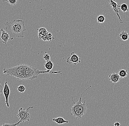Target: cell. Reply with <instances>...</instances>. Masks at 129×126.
Here are the masks:
<instances>
[{"label":"cell","instance_id":"cell-21","mask_svg":"<svg viewBox=\"0 0 129 126\" xmlns=\"http://www.w3.org/2000/svg\"><path fill=\"white\" fill-rule=\"evenodd\" d=\"M114 126H120V123H118V122H115L114 123Z\"/></svg>","mask_w":129,"mask_h":126},{"label":"cell","instance_id":"cell-4","mask_svg":"<svg viewBox=\"0 0 129 126\" xmlns=\"http://www.w3.org/2000/svg\"><path fill=\"white\" fill-rule=\"evenodd\" d=\"M33 108V107H29L27 109L21 108L19 109V112L17 114V117L19 118L21 123L26 122H29L30 119V113L29 110Z\"/></svg>","mask_w":129,"mask_h":126},{"label":"cell","instance_id":"cell-18","mask_svg":"<svg viewBox=\"0 0 129 126\" xmlns=\"http://www.w3.org/2000/svg\"><path fill=\"white\" fill-rule=\"evenodd\" d=\"M43 58L44 60L46 61V62L50 61V55L48 54L46 52L44 55Z\"/></svg>","mask_w":129,"mask_h":126},{"label":"cell","instance_id":"cell-16","mask_svg":"<svg viewBox=\"0 0 129 126\" xmlns=\"http://www.w3.org/2000/svg\"><path fill=\"white\" fill-rule=\"evenodd\" d=\"M17 90L19 93L23 94L26 91V88L24 85H20L17 87Z\"/></svg>","mask_w":129,"mask_h":126},{"label":"cell","instance_id":"cell-7","mask_svg":"<svg viewBox=\"0 0 129 126\" xmlns=\"http://www.w3.org/2000/svg\"><path fill=\"white\" fill-rule=\"evenodd\" d=\"M3 94L4 95L5 99V104L8 108L10 107L9 102V97L10 94V89L9 86L8 85V82L6 81L5 83L4 87L3 89Z\"/></svg>","mask_w":129,"mask_h":126},{"label":"cell","instance_id":"cell-3","mask_svg":"<svg viewBox=\"0 0 129 126\" xmlns=\"http://www.w3.org/2000/svg\"><path fill=\"white\" fill-rule=\"evenodd\" d=\"M91 87L90 86L87 89L84 90L82 93L79 99L76 102H74L73 100V98L72 99V101L74 104L72 107L71 108V115L75 117L76 120L80 119L86 113L87 110V107L86 104V100H84L83 103H82V97L83 95L88 89Z\"/></svg>","mask_w":129,"mask_h":126},{"label":"cell","instance_id":"cell-9","mask_svg":"<svg viewBox=\"0 0 129 126\" xmlns=\"http://www.w3.org/2000/svg\"><path fill=\"white\" fill-rule=\"evenodd\" d=\"M1 31L2 32L1 38L2 40V42L4 44H7L10 39L9 35L4 28H2Z\"/></svg>","mask_w":129,"mask_h":126},{"label":"cell","instance_id":"cell-15","mask_svg":"<svg viewBox=\"0 0 129 126\" xmlns=\"http://www.w3.org/2000/svg\"><path fill=\"white\" fill-rule=\"evenodd\" d=\"M120 8L123 12H126L129 11V8L126 4L123 3L121 5Z\"/></svg>","mask_w":129,"mask_h":126},{"label":"cell","instance_id":"cell-8","mask_svg":"<svg viewBox=\"0 0 129 126\" xmlns=\"http://www.w3.org/2000/svg\"><path fill=\"white\" fill-rule=\"evenodd\" d=\"M109 79L111 83L115 84L118 83L121 80V78L118 73L113 72L109 76Z\"/></svg>","mask_w":129,"mask_h":126},{"label":"cell","instance_id":"cell-5","mask_svg":"<svg viewBox=\"0 0 129 126\" xmlns=\"http://www.w3.org/2000/svg\"><path fill=\"white\" fill-rule=\"evenodd\" d=\"M67 62L70 64H74L76 65L81 62V58L79 55L74 52L71 53V55L67 59Z\"/></svg>","mask_w":129,"mask_h":126},{"label":"cell","instance_id":"cell-1","mask_svg":"<svg viewBox=\"0 0 129 126\" xmlns=\"http://www.w3.org/2000/svg\"><path fill=\"white\" fill-rule=\"evenodd\" d=\"M61 71H53L46 70L40 71L27 64H19L16 66L10 68H5L3 70L4 74L14 77L19 80H32L37 78L40 74H60Z\"/></svg>","mask_w":129,"mask_h":126},{"label":"cell","instance_id":"cell-10","mask_svg":"<svg viewBox=\"0 0 129 126\" xmlns=\"http://www.w3.org/2000/svg\"><path fill=\"white\" fill-rule=\"evenodd\" d=\"M119 36L122 41H126L128 39L129 34L127 31L123 30L119 33Z\"/></svg>","mask_w":129,"mask_h":126},{"label":"cell","instance_id":"cell-14","mask_svg":"<svg viewBox=\"0 0 129 126\" xmlns=\"http://www.w3.org/2000/svg\"><path fill=\"white\" fill-rule=\"evenodd\" d=\"M97 21L98 23H102L104 22L106 20V18L103 15H99L97 17Z\"/></svg>","mask_w":129,"mask_h":126},{"label":"cell","instance_id":"cell-12","mask_svg":"<svg viewBox=\"0 0 129 126\" xmlns=\"http://www.w3.org/2000/svg\"><path fill=\"white\" fill-rule=\"evenodd\" d=\"M118 74L121 78H125L128 76V71L127 70L121 69L119 70Z\"/></svg>","mask_w":129,"mask_h":126},{"label":"cell","instance_id":"cell-17","mask_svg":"<svg viewBox=\"0 0 129 126\" xmlns=\"http://www.w3.org/2000/svg\"><path fill=\"white\" fill-rule=\"evenodd\" d=\"M6 2H8L12 6L16 5L18 3L17 0H7Z\"/></svg>","mask_w":129,"mask_h":126},{"label":"cell","instance_id":"cell-19","mask_svg":"<svg viewBox=\"0 0 129 126\" xmlns=\"http://www.w3.org/2000/svg\"><path fill=\"white\" fill-rule=\"evenodd\" d=\"M21 123V121L20 120L18 123H16L13 124H3V125L1 126H19L20 124Z\"/></svg>","mask_w":129,"mask_h":126},{"label":"cell","instance_id":"cell-20","mask_svg":"<svg viewBox=\"0 0 129 126\" xmlns=\"http://www.w3.org/2000/svg\"><path fill=\"white\" fill-rule=\"evenodd\" d=\"M3 93V86L2 85L1 82H0V98L2 96Z\"/></svg>","mask_w":129,"mask_h":126},{"label":"cell","instance_id":"cell-23","mask_svg":"<svg viewBox=\"0 0 129 126\" xmlns=\"http://www.w3.org/2000/svg\"><path fill=\"white\" fill-rule=\"evenodd\" d=\"M112 0L113 1H115V0Z\"/></svg>","mask_w":129,"mask_h":126},{"label":"cell","instance_id":"cell-2","mask_svg":"<svg viewBox=\"0 0 129 126\" xmlns=\"http://www.w3.org/2000/svg\"><path fill=\"white\" fill-rule=\"evenodd\" d=\"M5 30L9 35L10 39L12 40L14 38H24L26 31L24 22L20 19L8 21L5 24Z\"/></svg>","mask_w":129,"mask_h":126},{"label":"cell","instance_id":"cell-6","mask_svg":"<svg viewBox=\"0 0 129 126\" xmlns=\"http://www.w3.org/2000/svg\"><path fill=\"white\" fill-rule=\"evenodd\" d=\"M107 0L108 1L113 11H114V12L116 14L118 18L119 19V22H120V23H122L123 22H122V20L121 19L120 14H119L121 5H119L117 3L114 2V1L112 0Z\"/></svg>","mask_w":129,"mask_h":126},{"label":"cell","instance_id":"cell-11","mask_svg":"<svg viewBox=\"0 0 129 126\" xmlns=\"http://www.w3.org/2000/svg\"><path fill=\"white\" fill-rule=\"evenodd\" d=\"M53 122H55L59 125L63 124H67L69 123L68 120H65L62 117H59L56 118H53L52 120Z\"/></svg>","mask_w":129,"mask_h":126},{"label":"cell","instance_id":"cell-22","mask_svg":"<svg viewBox=\"0 0 129 126\" xmlns=\"http://www.w3.org/2000/svg\"><path fill=\"white\" fill-rule=\"evenodd\" d=\"M7 0H3V1H4V2H6V1H7Z\"/></svg>","mask_w":129,"mask_h":126},{"label":"cell","instance_id":"cell-13","mask_svg":"<svg viewBox=\"0 0 129 126\" xmlns=\"http://www.w3.org/2000/svg\"><path fill=\"white\" fill-rule=\"evenodd\" d=\"M44 67L46 68V70H51L54 67V64L51 61L47 62L44 65Z\"/></svg>","mask_w":129,"mask_h":126}]
</instances>
